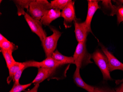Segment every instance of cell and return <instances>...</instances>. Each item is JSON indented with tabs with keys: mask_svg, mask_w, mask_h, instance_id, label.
Wrapping results in <instances>:
<instances>
[{
	"mask_svg": "<svg viewBox=\"0 0 123 92\" xmlns=\"http://www.w3.org/2000/svg\"><path fill=\"white\" fill-rule=\"evenodd\" d=\"M80 68L76 67L74 73L73 79L75 84L78 87L86 90L87 92H93L94 87L88 85L83 80L80 74Z\"/></svg>",
	"mask_w": 123,
	"mask_h": 92,
	"instance_id": "4fadbf2b",
	"label": "cell"
},
{
	"mask_svg": "<svg viewBox=\"0 0 123 92\" xmlns=\"http://www.w3.org/2000/svg\"><path fill=\"white\" fill-rule=\"evenodd\" d=\"M99 0H88V11L86 20L85 21L89 32L92 33L91 29V23L94 14L97 10L100 9L98 5Z\"/></svg>",
	"mask_w": 123,
	"mask_h": 92,
	"instance_id": "9c48e42d",
	"label": "cell"
},
{
	"mask_svg": "<svg viewBox=\"0 0 123 92\" xmlns=\"http://www.w3.org/2000/svg\"><path fill=\"white\" fill-rule=\"evenodd\" d=\"M51 57L55 61L61 62L64 65L67 64H74L73 57L66 56L63 55L57 49L53 52Z\"/></svg>",
	"mask_w": 123,
	"mask_h": 92,
	"instance_id": "9a60e30c",
	"label": "cell"
},
{
	"mask_svg": "<svg viewBox=\"0 0 123 92\" xmlns=\"http://www.w3.org/2000/svg\"><path fill=\"white\" fill-rule=\"evenodd\" d=\"M6 38L2 34H0V43H2L3 42L7 40Z\"/></svg>",
	"mask_w": 123,
	"mask_h": 92,
	"instance_id": "4316f807",
	"label": "cell"
},
{
	"mask_svg": "<svg viewBox=\"0 0 123 92\" xmlns=\"http://www.w3.org/2000/svg\"><path fill=\"white\" fill-rule=\"evenodd\" d=\"M117 3L115 5V14L117 15V23L118 25L122 22H123V6L115 1Z\"/></svg>",
	"mask_w": 123,
	"mask_h": 92,
	"instance_id": "ffe728a7",
	"label": "cell"
},
{
	"mask_svg": "<svg viewBox=\"0 0 123 92\" xmlns=\"http://www.w3.org/2000/svg\"><path fill=\"white\" fill-rule=\"evenodd\" d=\"M51 9V3L47 0H33L27 13L32 18L40 20L47 10Z\"/></svg>",
	"mask_w": 123,
	"mask_h": 92,
	"instance_id": "7a4b0ae2",
	"label": "cell"
},
{
	"mask_svg": "<svg viewBox=\"0 0 123 92\" xmlns=\"http://www.w3.org/2000/svg\"><path fill=\"white\" fill-rule=\"evenodd\" d=\"M61 17L64 18L63 25L65 28L72 26L73 21L77 20L75 13L74 2L71 0L68 5L61 12Z\"/></svg>",
	"mask_w": 123,
	"mask_h": 92,
	"instance_id": "52a82bcc",
	"label": "cell"
},
{
	"mask_svg": "<svg viewBox=\"0 0 123 92\" xmlns=\"http://www.w3.org/2000/svg\"><path fill=\"white\" fill-rule=\"evenodd\" d=\"M101 1L102 5L104 9L105 10H107V11L109 10V12L110 13V16H113L115 14V5L112 4L111 0H103Z\"/></svg>",
	"mask_w": 123,
	"mask_h": 92,
	"instance_id": "44dd1931",
	"label": "cell"
},
{
	"mask_svg": "<svg viewBox=\"0 0 123 92\" xmlns=\"http://www.w3.org/2000/svg\"><path fill=\"white\" fill-rule=\"evenodd\" d=\"M18 47L7 39L6 41L0 43V49L1 50H7L13 52L18 49Z\"/></svg>",
	"mask_w": 123,
	"mask_h": 92,
	"instance_id": "d6986e66",
	"label": "cell"
},
{
	"mask_svg": "<svg viewBox=\"0 0 123 92\" xmlns=\"http://www.w3.org/2000/svg\"><path fill=\"white\" fill-rule=\"evenodd\" d=\"M99 45L107 58L110 72L117 70L123 71V63L120 62L102 43H99Z\"/></svg>",
	"mask_w": 123,
	"mask_h": 92,
	"instance_id": "ba28073f",
	"label": "cell"
},
{
	"mask_svg": "<svg viewBox=\"0 0 123 92\" xmlns=\"http://www.w3.org/2000/svg\"><path fill=\"white\" fill-rule=\"evenodd\" d=\"M92 55V59H93L95 64L98 66L102 73L104 80H112L107 58L103 52L97 49Z\"/></svg>",
	"mask_w": 123,
	"mask_h": 92,
	"instance_id": "277c9868",
	"label": "cell"
},
{
	"mask_svg": "<svg viewBox=\"0 0 123 92\" xmlns=\"http://www.w3.org/2000/svg\"><path fill=\"white\" fill-rule=\"evenodd\" d=\"M33 0H14L13 2L16 6L17 8V14L18 16H21L25 15L26 12L25 9L27 10L29 9L30 3Z\"/></svg>",
	"mask_w": 123,
	"mask_h": 92,
	"instance_id": "5bb4252c",
	"label": "cell"
},
{
	"mask_svg": "<svg viewBox=\"0 0 123 92\" xmlns=\"http://www.w3.org/2000/svg\"><path fill=\"white\" fill-rule=\"evenodd\" d=\"M116 2H117L119 3H121V4H122L123 3V0H117V1H116Z\"/></svg>",
	"mask_w": 123,
	"mask_h": 92,
	"instance_id": "f1b7e54d",
	"label": "cell"
},
{
	"mask_svg": "<svg viewBox=\"0 0 123 92\" xmlns=\"http://www.w3.org/2000/svg\"><path fill=\"white\" fill-rule=\"evenodd\" d=\"M26 67L24 62H17L16 61L14 64L8 68L9 72V76L7 79V82L8 84H10L12 80H13L15 74L20 70Z\"/></svg>",
	"mask_w": 123,
	"mask_h": 92,
	"instance_id": "2e32d148",
	"label": "cell"
},
{
	"mask_svg": "<svg viewBox=\"0 0 123 92\" xmlns=\"http://www.w3.org/2000/svg\"><path fill=\"white\" fill-rule=\"evenodd\" d=\"M71 0H54L51 1V5L52 9L62 10Z\"/></svg>",
	"mask_w": 123,
	"mask_h": 92,
	"instance_id": "e0dca14e",
	"label": "cell"
},
{
	"mask_svg": "<svg viewBox=\"0 0 123 92\" xmlns=\"http://www.w3.org/2000/svg\"><path fill=\"white\" fill-rule=\"evenodd\" d=\"M32 83L26 84H14L12 88L9 92H21L25 90V89L31 86Z\"/></svg>",
	"mask_w": 123,
	"mask_h": 92,
	"instance_id": "7402d4cb",
	"label": "cell"
},
{
	"mask_svg": "<svg viewBox=\"0 0 123 92\" xmlns=\"http://www.w3.org/2000/svg\"><path fill=\"white\" fill-rule=\"evenodd\" d=\"M92 54L89 53L87 50L86 41L78 43L73 55L76 67L80 69L84 66L92 63Z\"/></svg>",
	"mask_w": 123,
	"mask_h": 92,
	"instance_id": "6da1fadb",
	"label": "cell"
},
{
	"mask_svg": "<svg viewBox=\"0 0 123 92\" xmlns=\"http://www.w3.org/2000/svg\"><path fill=\"white\" fill-rule=\"evenodd\" d=\"M61 17V10L50 9L47 10L40 20L42 24L45 26H49L52 21Z\"/></svg>",
	"mask_w": 123,
	"mask_h": 92,
	"instance_id": "8fae6325",
	"label": "cell"
},
{
	"mask_svg": "<svg viewBox=\"0 0 123 92\" xmlns=\"http://www.w3.org/2000/svg\"><path fill=\"white\" fill-rule=\"evenodd\" d=\"M0 52H2L5 60L7 67L8 68H9L16 62L12 55L13 52L11 51L5 50H1Z\"/></svg>",
	"mask_w": 123,
	"mask_h": 92,
	"instance_id": "ac0fdd59",
	"label": "cell"
},
{
	"mask_svg": "<svg viewBox=\"0 0 123 92\" xmlns=\"http://www.w3.org/2000/svg\"><path fill=\"white\" fill-rule=\"evenodd\" d=\"M49 28L53 34L49 36L45 37L41 41L46 57H51L53 52L56 50L58 41L62 34L53 26H49Z\"/></svg>",
	"mask_w": 123,
	"mask_h": 92,
	"instance_id": "3957f363",
	"label": "cell"
},
{
	"mask_svg": "<svg viewBox=\"0 0 123 92\" xmlns=\"http://www.w3.org/2000/svg\"><path fill=\"white\" fill-rule=\"evenodd\" d=\"M122 83H123V78L122 79L118 80H116V81H115V83L117 85H118V84Z\"/></svg>",
	"mask_w": 123,
	"mask_h": 92,
	"instance_id": "83f0119b",
	"label": "cell"
},
{
	"mask_svg": "<svg viewBox=\"0 0 123 92\" xmlns=\"http://www.w3.org/2000/svg\"><path fill=\"white\" fill-rule=\"evenodd\" d=\"M40 86V84H36L33 88L29 90H25L24 91L25 92H38V90L39 87Z\"/></svg>",
	"mask_w": 123,
	"mask_h": 92,
	"instance_id": "d4e9b609",
	"label": "cell"
},
{
	"mask_svg": "<svg viewBox=\"0 0 123 92\" xmlns=\"http://www.w3.org/2000/svg\"><path fill=\"white\" fill-rule=\"evenodd\" d=\"M24 63L27 68L29 67H36L38 68L46 67L55 70H56L57 68L60 66L64 65L61 62L55 61L51 57H46L45 59L40 62L30 61H25Z\"/></svg>",
	"mask_w": 123,
	"mask_h": 92,
	"instance_id": "8992f818",
	"label": "cell"
},
{
	"mask_svg": "<svg viewBox=\"0 0 123 92\" xmlns=\"http://www.w3.org/2000/svg\"></svg>",
	"mask_w": 123,
	"mask_h": 92,
	"instance_id": "f546056e",
	"label": "cell"
},
{
	"mask_svg": "<svg viewBox=\"0 0 123 92\" xmlns=\"http://www.w3.org/2000/svg\"><path fill=\"white\" fill-rule=\"evenodd\" d=\"M75 30L74 32L77 41L78 43L86 41L89 31L85 21L80 22L77 20L74 21Z\"/></svg>",
	"mask_w": 123,
	"mask_h": 92,
	"instance_id": "30bf717a",
	"label": "cell"
},
{
	"mask_svg": "<svg viewBox=\"0 0 123 92\" xmlns=\"http://www.w3.org/2000/svg\"><path fill=\"white\" fill-rule=\"evenodd\" d=\"M116 92H123V83H122L119 87L116 88Z\"/></svg>",
	"mask_w": 123,
	"mask_h": 92,
	"instance_id": "484cf974",
	"label": "cell"
},
{
	"mask_svg": "<svg viewBox=\"0 0 123 92\" xmlns=\"http://www.w3.org/2000/svg\"><path fill=\"white\" fill-rule=\"evenodd\" d=\"M93 92H116L115 90L109 88L94 87Z\"/></svg>",
	"mask_w": 123,
	"mask_h": 92,
	"instance_id": "cb8c5ba5",
	"label": "cell"
},
{
	"mask_svg": "<svg viewBox=\"0 0 123 92\" xmlns=\"http://www.w3.org/2000/svg\"><path fill=\"white\" fill-rule=\"evenodd\" d=\"M26 68H27L26 67L23 68L19 70L18 72L15 74L13 79L14 84H20L19 80H20V78L21 77V75H22V73L23 72V71Z\"/></svg>",
	"mask_w": 123,
	"mask_h": 92,
	"instance_id": "603a6c76",
	"label": "cell"
},
{
	"mask_svg": "<svg viewBox=\"0 0 123 92\" xmlns=\"http://www.w3.org/2000/svg\"><path fill=\"white\" fill-rule=\"evenodd\" d=\"M56 70L52 69L46 67L38 68V73L36 77L32 82V83L40 84L48 79L54 74Z\"/></svg>",
	"mask_w": 123,
	"mask_h": 92,
	"instance_id": "7c38bea8",
	"label": "cell"
},
{
	"mask_svg": "<svg viewBox=\"0 0 123 92\" xmlns=\"http://www.w3.org/2000/svg\"><path fill=\"white\" fill-rule=\"evenodd\" d=\"M25 19L29 26L32 32L35 33L39 37L41 41H43L47 37V34L43 28V24L40 20L32 18L27 13L24 16Z\"/></svg>",
	"mask_w": 123,
	"mask_h": 92,
	"instance_id": "5b68a950",
	"label": "cell"
}]
</instances>
